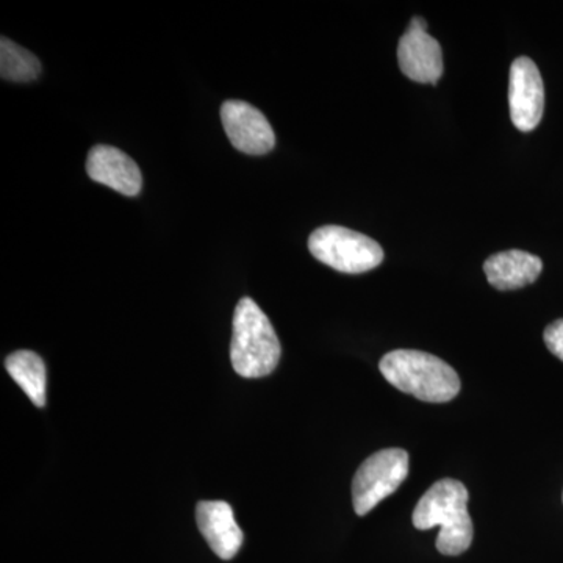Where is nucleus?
Returning a JSON list of instances; mask_svg holds the SVG:
<instances>
[{
	"instance_id": "obj_1",
	"label": "nucleus",
	"mask_w": 563,
	"mask_h": 563,
	"mask_svg": "<svg viewBox=\"0 0 563 563\" xmlns=\"http://www.w3.org/2000/svg\"><path fill=\"white\" fill-rule=\"evenodd\" d=\"M470 493L455 479H442L421 496L413 510V526L420 531L440 526L437 550L443 555H461L472 547L474 528L468 514Z\"/></svg>"
},
{
	"instance_id": "obj_2",
	"label": "nucleus",
	"mask_w": 563,
	"mask_h": 563,
	"mask_svg": "<svg viewBox=\"0 0 563 563\" xmlns=\"http://www.w3.org/2000/svg\"><path fill=\"white\" fill-rule=\"evenodd\" d=\"M379 368L393 387L424 402H448L461 391V379L453 366L428 352H388Z\"/></svg>"
},
{
	"instance_id": "obj_3",
	"label": "nucleus",
	"mask_w": 563,
	"mask_h": 563,
	"mask_svg": "<svg viewBox=\"0 0 563 563\" xmlns=\"http://www.w3.org/2000/svg\"><path fill=\"white\" fill-rule=\"evenodd\" d=\"M280 355V342L272 321L251 298H243L233 314V369L246 379L269 376L279 365Z\"/></svg>"
},
{
	"instance_id": "obj_4",
	"label": "nucleus",
	"mask_w": 563,
	"mask_h": 563,
	"mask_svg": "<svg viewBox=\"0 0 563 563\" xmlns=\"http://www.w3.org/2000/svg\"><path fill=\"white\" fill-rule=\"evenodd\" d=\"M309 250L318 262L346 274L372 272L384 262L379 243L340 225L317 229L310 235Z\"/></svg>"
},
{
	"instance_id": "obj_5",
	"label": "nucleus",
	"mask_w": 563,
	"mask_h": 563,
	"mask_svg": "<svg viewBox=\"0 0 563 563\" xmlns=\"http://www.w3.org/2000/svg\"><path fill=\"white\" fill-rule=\"evenodd\" d=\"M409 454L390 448L369 455L352 481V504L358 517L372 512L374 507L398 490L409 476Z\"/></svg>"
},
{
	"instance_id": "obj_6",
	"label": "nucleus",
	"mask_w": 563,
	"mask_h": 563,
	"mask_svg": "<svg viewBox=\"0 0 563 563\" xmlns=\"http://www.w3.org/2000/svg\"><path fill=\"white\" fill-rule=\"evenodd\" d=\"M510 117L515 128L531 132L540 124L544 110L542 74L528 57L517 58L510 68L509 81Z\"/></svg>"
},
{
	"instance_id": "obj_7",
	"label": "nucleus",
	"mask_w": 563,
	"mask_h": 563,
	"mask_svg": "<svg viewBox=\"0 0 563 563\" xmlns=\"http://www.w3.org/2000/svg\"><path fill=\"white\" fill-rule=\"evenodd\" d=\"M225 135L235 150L250 155H265L274 150L276 135L261 110L243 101H228L221 107Z\"/></svg>"
},
{
	"instance_id": "obj_8",
	"label": "nucleus",
	"mask_w": 563,
	"mask_h": 563,
	"mask_svg": "<svg viewBox=\"0 0 563 563\" xmlns=\"http://www.w3.org/2000/svg\"><path fill=\"white\" fill-rule=\"evenodd\" d=\"M87 173L91 180L120 195L136 196L143 187L139 165L124 152L106 144L92 147L88 154Z\"/></svg>"
},
{
	"instance_id": "obj_9",
	"label": "nucleus",
	"mask_w": 563,
	"mask_h": 563,
	"mask_svg": "<svg viewBox=\"0 0 563 563\" xmlns=\"http://www.w3.org/2000/svg\"><path fill=\"white\" fill-rule=\"evenodd\" d=\"M196 520L203 539L218 558L222 561H231L235 558L242 548L244 536L228 503H199L196 507Z\"/></svg>"
},
{
	"instance_id": "obj_10",
	"label": "nucleus",
	"mask_w": 563,
	"mask_h": 563,
	"mask_svg": "<svg viewBox=\"0 0 563 563\" xmlns=\"http://www.w3.org/2000/svg\"><path fill=\"white\" fill-rule=\"evenodd\" d=\"M398 62L410 80L435 85L443 76V52L428 32L407 29L398 46Z\"/></svg>"
},
{
	"instance_id": "obj_11",
	"label": "nucleus",
	"mask_w": 563,
	"mask_h": 563,
	"mask_svg": "<svg viewBox=\"0 0 563 563\" xmlns=\"http://www.w3.org/2000/svg\"><path fill=\"white\" fill-rule=\"evenodd\" d=\"M543 263L537 255L525 251H504L484 263V272L492 287L509 291L523 288L539 279Z\"/></svg>"
},
{
	"instance_id": "obj_12",
	"label": "nucleus",
	"mask_w": 563,
	"mask_h": 563,
	"mask_svg": "<svg viewBox=\"0 0 563 563\" xmlns=\"http://www.w3.org/2000/svg\"><path fill=\"white\" fill-rule=\"evenodd\" d=\"M5 368L27 398L43 409L46 406L47 383L43 358L32 351H18L5 358Z\"/></svg>"
},
{
	"instance_id": "obj_13",
	"label": "nucleus",
	"mask_w": 563,
	"mask_h": 563,
	"mask_svg": "<svg viewBox=\"0 0 563 563\" xmlns=\"http://www.w3.org/2000/svg\"><path fill=\"white\" fill-rule=\"evenodd\" d=\"M41 74V63L20 44L2 36L0 40V76L3 80L32 81Z\"/></svg>"
},
{
	"instance_id": "obj_14",
	"label": "nucleus",
	"mask_w": 563,
	"mask_h": 563,
	"mask_svg": "<svg viewBox=\"0 0 563 563\" xmlns=\"http://www.w3.org/2000/svg\"><path fill=\"white\" fill-rule=\"evenodd\" d=\"M543 339L548 350L563 362V318L544 329Z\"/></svg>"
},
{
	"instance_id": "obj_15",
	"label": "nucleus",
	"mask_w": 563,
	"mask_h": 563,
	"mask_svg": "<svg viewBox=\"0 0 563 563\" xmlns=\"http://www.w3.org/2000/svg\"><path fill=\"white\" fill-rule=\"evenodd\" d=\"M409 29H412V31H420L426 32V29H428V24H426V21L422 20V18H413L412 22H410Z\"/></svg>"
}]
</instances>
